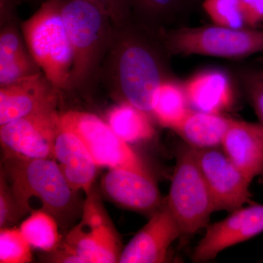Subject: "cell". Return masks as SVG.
Segmentation results:
<instances>
[{
    "label": "cell",
    "instance_id": "obj_26",
    "mask_svg": "<svg viewBox=\"0 0 263 263\" xmlns=\"http://www.w3.org/2000/svg\"><path fill=\"white\" fill-rule=\"evenodd\" d=\"M240 80L259 122L263 124V70L246 69L240 72Z\"/></svg>",
    "mask_w": 263,
    "mask_h": 263
},
{
    "label": "cell",
    "instance_id": "obj_2",
    "mask_svg": "<svg viewBox=\"0 0 263 263\" xmlns=\"http://www.w3.org/2000/svg\"><path fill=\"white\" fill-rule=\"evenodd\" d=\"M57 1L72 46L71 91L91 98L100 84L114 24L102 8L88 0Z\"/></svg>",
    "mask_w": 263,
    "mask_h": 263
},
{
    "label": "cell",
    "instance_id": "obj_29",
    "mask_svg": "<svg viewBox=\"0 0 263 263\" xmlns=\"http://www.w3.org/2000/svg\"><path fill=\"white\" fill-rule=\"evenodd\" d=\"M238 1L247 27L257 28V26L263 23V0Z\"/></svg>",
    "mask_w": 263,
    "mask_h": 263
},
{
    "label": "cell",
    "instance_id": "obj_19",
    "mask_svg": "<svg viewBox=\"0 0 263 263\" xmlns=\"http://www.w3.org/2000/svg\"><path fill=\"white\" fill-rule=\"evenodd\" d=\"M233 121L223 114L205 113L192 109L175 132L185 143L193 148H216L222 144Z\"/></svg>",
    "mask_w": 263,
    "mask_h": 263
},
{
    "label": "cell",
    "instance_id": "obj_16",
    "mask_svg": "<svg viewBox=\"0 0 263 263\" xmlns=\"http://www.w3.org/2000/svg\"><path fill=\"white\" fill-rule=\"evenodd\" d=\"M222 149L237 167L253 180L263 176V124L233 119Z\"/></svg>",
    "mask_w": 263,
    "mask_h": 263
},
{
    "label": "cell",
    "instance_id": "obj_14",
    "mask_svg": "<svg viewBox=\"0 0 263 263\" xmlns=\"http://www.w3.org/2000/svg\"><path fill=\"white\" fill-rule=\"evenodd\" d=\"M101 187L110 201L134 212L152 215L164 203L157 183L149 172L109 169L102 179Z\"/></svg>",
    "mask_w": 263,
    "mask_h": 263
},
{
    "label": "cell",
    "instance_id": "obj_25",
    "mask_svg": "<svg viewBox=\"0 0 263 263\" xmlns=\"http://www.w3.org/2000/svg\"><path fill=\"white\" fill-rule=\"evenodd\" d=\"M202 6L216 25L233 29L247 27L238 0H203Z\"/></svg>",
    "mask_w": 263,
    "mask_h": 263
},
{
    "label": "cell",
    "instance_id": "obj_30",
    "mask_svg": "<svg viewBox=\"0 0 263 263\" xmlns=\"http://www.w3.org/2000/svg\"><path fill=\"white\" fill-rule=\"evenodd\" d=\"M48 256V262L57 263H84V259L81 258L75 251L66 245L62 241L58 248L52 251Z\"/></svg>",
    "mask_w": 263,
    "mask_h": 263
},
{
    "label": "cell",
    "instance_id": "obj_12",
    "mask_svg": "<svg viewBox=\"0 0 263 263\" xmlns=\"http://www.w3.org/2000/svg\"><path fill=\"white\" fill-rule=\"evenodd\" d=\"M62 93L43 72L0 87V125L30 114L57 109Z\"/></svg>",
    "mask_w": 263,
    "mask_h": 263
},
{
    "label": "cell",
    "instance_id": "obj_9",
    "mask_svg": "<svg viewBox=\"0 0 263 263\" xmlns=\"http://www.w3.org/2000/svg\"><path fill=\"white\" fill-rule=\"evenodd\" d=\"M195 148V155L217 211L233 212L252 202V180L243 174L224 151Z\"/></svg>",
    "mask_w": 263,
    "mask_h": 263
},
{
    "label": "cell",
    "instance_id": "obj_1",
    "mask_svg": "<svg viewBox=\"0 0 263 263\" xmlns=\"http://www.w3.org/2000/svg\"><path fill=\"white\" fill-rule=\"evenodd\" d=\"M143 23L133 15L114 25L113 38L102 69L100 84L120 103L152 114L156 91L172 79L170 54L162 29Z\"/></svg>",
    "mask_w": 263,
    "mask_h": 263
},
{
    "label": "cell",
    "instance_id": "obj_13",
    "mask_svg": "<svg viewBox=\"0 0 263 263\" xmlns=\"http://www.w3.org/2000/svg\"><path fill=\"white\" fill-rule=\"evenodd\" d=\"M179 237V223L164 202L123 249L119 262H166L170 247Z\"/></svg>",
    "mask_w": 263,
    "mask_h": 263
},
{
    "label": "cell",
    "instance_id": "obj_10",
    "mask_svg": "<svg viewBox=\"0 0 263 263\" xmlns=\"http://www.w3.org/2000/svg\"><path fill=\"white\" fill-rule=\"evenodd\" d=\"M59 114L57 109H50L0 125L5 156L54 160Z\"/></svg>",
    "mask_w": 263,
    "mask_h": 263
},
{
    "label": "cell",
    "instance_id": "obj_5",
    "mask_svg": "<svg viewBox=\"0 0 263 263\" xmlns=\"http://www.w3.org/2000/svg\"><path fill=\"white\" fill-rule=\"evenodd\" d=\"M165 203L179 223L181 236L185 238L206 228L212 213L216 212L195 148L186 143L176 152L174 174Z\"/></svg>",
    "mask_w": 263,
    "mask_h": 263
},
{
    "label": "cell",
    "instance_id": "obj_4",
    "mask_svg": "<svg viewBox=\"0 0 263 263\" xmlns=\"http://www.w3.org/2000/svg\"><path fill=\"white\" fill-rule=\"evenodd\" d=\"M24 39L34 61L52 84L70 91L72 50L57 0H46L21 23Z\"/></svg>",
    "mask_w": 263,
    "mask_h": 263
},
{
    "label": "cell",
    "instance_id": "obj_27",
    "mask_svg": "<svg viewBox=\"0 0 263 263\" xmlns=\"http://www.w3.org/2000/svg\"><path fill=\"white\" fill-rule=\"evenodd\" d=\"M0 179V228H10L24 215L3 171Z\"/></svg>",
    "mask_w": 263,
    "mask_h": 263
},
{
    "label": "cell",
    "instance_id": "obj_3",
    "mask_svg": "<svg viewBox=\"0 0 263 263\" xmlns=\"http://www.w3.org/2000/svg\"><path fill=\"white\" fill-rule=\"evenodd\" d=\"M1 171L9 183L23 215L31 213L37 200L41 210L59 223L68 222L78 209L76 194L62 174L56 160L5 156Z\"/></svg>",
    "mask_w": 263,
    "mask_h": 263
},
{
    "label": "cell",
    "instance_id": "obj_32",
    "mask_svg": "<svg viewBox=\"0 0 263 263\" xmlns=\"http://www.w3.org/2000/svg\"><path fill=\"white\" fill-rule=\"evenodd\" d=\"M260 61L263 62V57H261L260 58Z\"/></svg>",
    "mask_w": 263,
    "mask_h": 263
},
{
    "label": "cell",
    "instance_id": "obj_8",
    "mask_svg": "<svg viewBox=\"0 0 263 263\" xmlns=\"http://www.w3.org/2000/svg\"><path fill=\"white\" fill-rule=\"evenodd\" d=\"M86 195L80 222L67 233L64 243L84 263L119 262L122 250L117 230L98 193L92 188Z\"/></svg>",
    "mask_w": 263,
    "mask_h": 263
},
{
    "label": "cell",
    "instance_id": "obj_17",
    "mask_svg": "<svg viewBox=\"0 0 263 263\" xmlns=\"http://www.w3.org/2000/svg\"><path fill=\"white\" fill-rule=\"evenodd\" d=\"M183 85L189 103L194 110L223 114L234 104L233 84L224 71L216 69L201 71Z\"/></svg>",
    "mask_w": 263,
    "mask_h": 263
},
{
    "label": "cell",
    "instance_id": "obj_23",
    "mask_svg": "<svg viewBox=\"0 0 263 263\" xmlns=\"http://www.w3.org/2000/svg\"><path fill=\"white\" fill-rule=\"evenodd\" d=\"M186 0H130L133 15L157 28H164L179 14Z\"/></svg>",
    "mask_w": 263,
    "mask_h": 263
},
{
    "label": "cell",
    "instance_id": "obj_28",
    "mask_svg": "<svg viewBox=\"0 0 263 263\" xmlns=\"http://www.w3.org/2000/svg\"><path fill=\"white\" fill-rule=\"evenodd\" d=\"M98 5L110 16L114 25L124 23L133 16L130 0H88Z\"/></svg>",
    "mask_w": 263,
    "mask_h": 263
},
{
    "label": "cell",
    "instance_id": "obj_21",
    "mask_svg": "<svg viewBox=\"0 0 263 263\" xmlns=\"http://www.w3.org/2000/svg\"><path fill=\"white\" fill-rule=\"evenodd\" d=\"M107 123L118 137L126 143L148 141L155 136L149 114L127 103H120L110 109Z\"/></svg>",
    "mask_w": 263,
    "mask_h": 263
},
{
    "label": "cell",
    "instance_id": "obj_15",
    "mask_svg": "<svg viewBox=\"0 0 263 263\" xmlns=\"http://www.w3.org/2000/svg\"><path fill=\"white\" fill-rule=\"evenodd\" d=\"M53 155L71 188L77 193L81 190L89 193L98 173V164L80 138L60 124Z\"/></svg>",
    "mask_w": 263,
    "mask_h": 263
},
{
    "label": "cell",
    "instance_id": "obj_6",
    "mask_svg": "<svg viewBox=\"0 0 263 263\" xmlns=\"http://www.w3.org/2000/svg\"><path fill=\"white\" fill-rule=\"evenodd\" d=\"M171 56L200 55L238 60L263 51V29H233L221 26L162 29Z\"/></svg>",
    "mask_w": 263,
    "mask_h": 263
},
{
    "label": "cell",
    "instance_id": "obj_20",
    "mask_svg": "<svg viewBox=\"0 0 263 263\" xmlns=\"http://www.w3.org/2000/svg\"><path fill=\"white\" fill-rule=\"evenodd\" d=\"M183 84L169 79L156 91L152 114L162 127L176 131L191 111Z\"/></svg>",
    "mask_w": 263,
    "mask_h": 263
},
{
    "label": "cell",
    "instance_id": "obj_7",
    "mask_svg": "<svg viewBox=\"0 0 263 263\" xmlns=\"http://www.w3.org/2000/svg\"><path fill=\"white\" fill-rule=\"evenodd\" d=\"M59 124L70 129L87 148L98 167L148 172L141 157L94 114L70 110L59 114Z\"/></svg>",
    "mask_w": 263,
    "mask_h": 263
},
{
    "label": "cell",
    "instance_id": "obj_18",
    "mask_svg": "<svg viewBox=\"0 0 263 263\" xmlns=\"http://www.w3.org/2000/svg\"><path fill=\"white\" fill-rule=\"evenodd\" d=\"M0 27V87L42 72L29 51L18 18Z\"/></svg>",
    "mask_w": 263,
    "mask_h": 263
},
{
    "label": "cell",
    "instance_id": "obj_22",
    "mask_svg": "<svg viewBox=\"0 0 263 263\" xmlns=\"http://www.w3.org/2000/svg\"><path fill=\"white\" fill-rule=\"evenodd\" d=\"M58 224L51 214L37 210L31 213L19 229L32 248L51 252L58 248L62 241Z\"/></svg>",
    "mask_w": 263,
    "mask_h": 263
},
{
    "label": "cell",
    "instance_id": "obj_24",
    "mask_svg": "<svg viewBox=\"0 0 263 263\" xmlns=\"http://www.w3.org/2000/svg\"><path fill=\"white\" fill-rule=\"evenodd\" d=\"M32 247L15 228H1L0 262L28 263L32 261Z\"/></svg>",
    "mask_w": 263,
    "mask_h": 263
},
{
    "label": "cell",
    "instance_id": "obj_11",
    "mask_svg": "<svg viewBox=\"0 0 263 263\" xmlns=\"http://www.w3.org/2000/svg\"><path fill=\"white\" fill-rule=\"evenodd\" d=\"M206 228L205 235L194 250L193 262L212 260L222 251L263 233V204H247Z\"/></svg>",
    "mask_w": 263,
    "mask_h": 263
},
{
    "label": "cell",
    "instance_id": "obj_31",
    "mask_svg": "<svg viewBox=\"0 0 263 263\" xmlns=\"http://www.w3.org/2000/svg\"><path fill=\"white\" fill-rule=\"evenodd\" d=\"M18 0H0V25L12 19L18 18Z\"/></svg>",
    "mask_w": 263,
    "mask_h": 263
}]
</instances>
